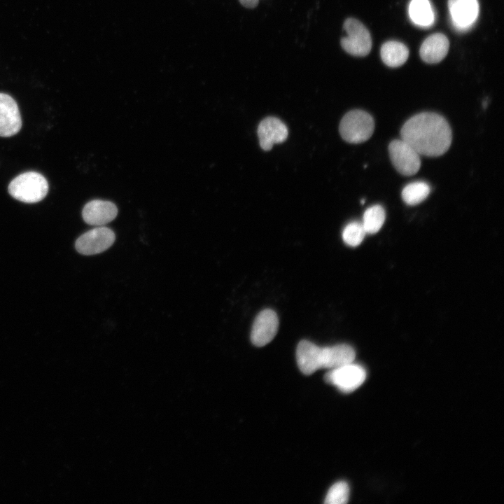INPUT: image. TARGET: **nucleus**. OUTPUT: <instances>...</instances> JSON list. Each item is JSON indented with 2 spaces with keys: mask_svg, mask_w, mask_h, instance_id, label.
<instances>
[{
  "mask_svg": "<svg viewBox=\"0 0 504 504\" xmlns=\"http://www.w3.org/2000/svg\"><path fill=\"white\" fill-rule=\"evenodd\" d=\"M401 139L420 155L438 157L449 148L451 127L442 115L430 112L418 113L407 120L400 130Z\"/></svg>",
  "mask_w": 504,
  "mask_h": 504,
  "instance_id": "f257e3e1",
  "label": "nucleus"
},
{
  "mask_svg": "<svg viewBox=\"0 0 504 504\" xmlns=\"http://www.w3.org/2000/svg\"><path fill=\"white\" fill-rule=\"evenodd\" d=\"M8 190L13 197L20 202L36 203L46 196L48 183L42 174L36 172H27L13 178Z\"/></svg>",
  "mask_w": 504,
  "mask_h": 504,
  "instance_id": "f03ea898",
  "label": "nucleus"
},
{
  "mask_svg": "<svg viewBox=\"0 0 504 504\" xmlns=\"http://www.w3.org/2000/svg\"><path fill=\"white\" fill-rule=\"evenodd\" d=\"M339 130L344 140L351 144H360L371 137L374 130V122L371 115L366 111L352 110L344 115Z\"/></svg>",
  "mask_w": 504,
  "mask_h": 504,
  "instance_id": "7ed1b4c3",
  "label": "nucleus"
},
{
  "mask_svg": "<svg viewBox=\"0 0 504 504\" xmlns=\"http://www.w3.org/2000/svg\"><path fill=\"white\" fill-rule=\"evenodd\" d=\"M346 36L341 38L342 48L349 55L364 57L369 54L372 48L370 34L359 20L349 18L343 24Z\"/></svg>",
  "mask_w": 504,
  "mask_h": 504,
  "instance_id": "20e7f679",
  "label": "nucleus"
},
{
  "mask_svg": "<svg viewBox=\"0 0 504 504\" xmlns=\"http://www.w3.org/2000/svg\"><path fill=\"white\" fill-rule=\"evenodd\" d=\"M365 370L359 365L353 363L331 369L324 379L326 382L334 385L344 393H350L357 389L365 382Z\"/></svg>",
  "mask_w": 504,
  "mask_h": 504,
  "instance_id": "39448f33",
  "label": "nucleus"
},
{
  "mask_svg": "<svg viewBox=\"0 0 504 504\" xmlns=\"http://www.w3.org/2000/svg\"><path fill=\"white\" fill-rule=\"evenodd\" d=\"M388 153L393 165L401 174L412 176L419 170L420 155L402 139L389 144Z\"/></svg>",
  "mask_w": 504,
  "mask_h": 504,
  "instance_id": "423d86ee",
  "label": "nucleus"
},
{
  "mask_svg": "<svg viewBox=\"0 0 504 504\" xmlns=\"http://www.w3.org/2000/svg\"><path fill=\"white\" fill-rule=\"evenodd\" d=\"M115 234L106 227H98L80 235L75 243L77 251L83 255H94L108 249L114 242Z\"/></svg>",
  "mask_w": 504,
  "mask_h": 504,
  "instance_id": "0eeeda50",
  "label": "nucleus"
},
{
  "mask_svg": "<svg viewBox=\"0 0 504 504\" xmlns=\"http://www.w3.org/2000/svg\"><path fill=\"white\" fill-rule=\"evenodd\" d=\"M448 8L452 24L460 31L471 28L478 17L477 0H448Z\"/></svg>",
  "mask_w": 504,
  "mask_h": 504,
  "instance_id": "6e6552de",
  "label": "nucleus"
},
{
  "mask_svg": "<svg viewBox=\"0 0 504 504\" xmlns=\"http://www.w3.org/2000/svg\"><path fill=\"white\" fill-rule=\"evenodd\" d=\"M279 327V319L275 312L265 309L255 317L253 323L251 340L257 346H262L275 337Z\"/></svg>",
  "mask_w": 504,
  "mask_h": 504,
  "instance_id": "1a4fd4ad",
  "label": "nucleus"
},
{
  "mask_svg": "<svg viewBox=\"0 0 504 504\" xmlns=\"http://www.w3.org/2000/svg\"><path fill=\"white\" fill-rule=\"evenodd\" d=\"M21 127V115L15 99L7 94L0 93V136H13Z\"/></svg>",
  "mask_w": 504,
  "mask_h": 504,
  "instance_id": "9d476101",
  "label": "nucleus"
},
{
  "mask_svg": "<svg viewBox=\"0 0 504 504\" xmlns=\"http://www.w3.org/2000/svg\"><path fill=\"white\" fill-rule=\"evenodd\" d=\"M288 134L286 125L275 117L263 119L258 127L259 143L264 150H270L274 144L284 142Z\"/></svg>",
  "mask_w": 504,
  "mask_h": 504,
  "instance_id": "9b49d317",
  "label": "nucleus"
},
{
  "mask_svg": "<svg viewBox=\"0 0 504 504\" xmlns=\"http://www.w3.org/2000/svg\"><path fill=\"white\" fill-rule=\"evenodd\" d=\"M118 214L115 204L109 201L94 200L83 207L82 216L84 221L92 225H102L113 220Z\"/></svg>",
  "mask_w": 504,
  "mask_h": 504,
  "instance_id": "f8f14e48",
  "label": "nucleus"
},
{
  "mask_svg": "<svg viewBox=\"0 0 504 504\" xmlns=\"http://www.w3.org/2000/svg\"><path fill=\"white\" fill-rule=\"evenodd\" d=\"M296 360L302 373L312 374L321 368V347L309 341L302 340L297 346Z\"/></svg>",
  "mask_w": 504,
  "mask_h": 504,
  "instance_id": "ddd939ff",
  "label": "nucleus"
},
{
  "mask_svg": "<svg viewBox=\"0 0 504 504\" xmlns=\"http://www.w3.org/2000/svg\"><path fill=\"white\" fill-rule=\"evenodd\" d=\"M449 48L447 37L441 33H435L426 38L422 43L419 53L421 59L428 64H436L447 55Z\"/></svg>",
  "mask_w": 504,
  "mask_h": 504,
  "instance_id": "4468645a",
  "label": "nucleus"
},
{
  "mask_svg": "<svg viewBox=\"0 0 504 504\" xmlns=\"http://www.w3.org/2000/svg\"><path fill=\"white\" fill-rule=\"evenodd\" d=\"M355 357L354 349L346 344L321 347V368L331 370L353 363Z\"/></svg>",
  "mask_w": 504,
  "mask_h": 504,
  "instance_id": "2eb2a0df",
  "label": "nucleus"
},
{
  "mask_svg": "<svg viewBox=\"0 0 504 504\" xmlns=\"http://www.w3.org/2000/svg\"><path fill=\"white\" fill-rule=\"evenodd\" d=\"M408 13L412 22L418 27H429L435 22V13L429 0H412Z\"/></svg>",
  "mask_w": 504,
  "mask_h": 504,
  "instance_id": "dca6fc26",
  "label": "nucleus"
},
{
  "mask_svg": "<svg viewBox=\"0 0 504 504\" xmlns=\"http://www.w3.org/2000/svg\"><path fill=\"white\" fill-rule=\"evenodd\" d=\"M380 55L386 65L390 67H398L407 61L409 50L402 43L389 41L382 45Z\"/></svg>",
  "mask_w": 504,
  "mask_h": 504,
  "instance_id": "f3484780",
  "label": "nucleus"
},
{
  "mask_svg": "<svg viewBox=\"0 0 504 504\" xmlns=\"http://www.w3.org/2000/svg\"><path fill=\"white\" fill-rule=\"evenodd\" d=\"M430 191V188L427 183L414 181L405 186L402 190V198L407 205H416L426 199Z\"/></svg>",
  "mask_w": 504,
  "mask_h": 504,
  "instance_id": "a211bd4d",
  "label": "nucleus"
},
{
  "mask_svg": "<svg viewBox=\"0 0 504 504\" xmlns=\"http://www.w3.org/2000/svg\"><path fill=\"white\" fill-rule=\"evenodd\" d=\"M386 218L384 208L379 204L368 208L363 216L362 225L366 233H377L382 227Z\"/></svg>",
  "mask_w": 504,
  "mask_h": 504,
  "instance_id": "6ab92c4d",
  "label": "nucleus"
},
{
  "mask_svg": "<svg viewBox=\"0 0 504 504\" xmlns=\"http://www.w3.org/2000/svg\"><path fill=\"white\" fill-rule=\"evenodd\" d=\"M365 234L362 223L353 221L344 228L342 239L347 245L357 246L363 241Z\"/></svg>",
  "mask_w": 504,
  "mask_h": 504,
  "instance_id": "aec40b11",
  "label": "nucleus"
},
{
  "mask_svg": "<svg viewBox=\"0 0 504 504\" xmlns=\"http://www.w3.org/2000/svg\"><path fill=\"white\" fill-rule=\"evenodd\" d=\"M349 487L344 481L335 483L328 490L324 503L326 504H344L348 502Z\"/></svg>",
  "mask_w": 504,
  "mask_h": 504,
  "instance_id": "412c9836",
  "label": "nucleus"
},
{
  "mask_svg": "<svg viewBox=\"0 0 504 504\" xmlns=\"http://www.w3.org/2000/svg\"><path fill=\"white\" fill-rule=\"evenodd\" d=\"M239 2L241 4L242 6H244L246 8H255L258 4L259 0H239Z\"/></svg>",
  "mask_w": 504,
  "mask_h": 504,
  "instance_id": "4be33fe9",
  "label": "nucleus"
}]
</instances>
